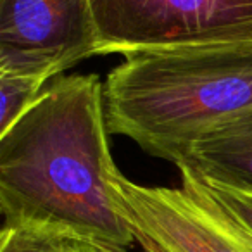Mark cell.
I'll return each instance as SVG.
<instances>
[{
  "instance_id": "cell-3",
  "label": "cell",
  "mask_w": 252,
  "mask_h": 252,
  "mask_svg": "<svg viewBox=\"0 0 252 252\" xmlns=\"http://www.w3.org/2000/svg\"><path fill=\"white\" fill-rule=\"evenodd\" d=\"M182 189L138 185L118 173V206L145 252H252V233L204 190L187 166Z\"/></svg>"
},
{
  "instance_id": "cell-10",
  "label": "cell",
  "mask_w": 252,
  "mask_h": 252,
  "mask_svg": "<svg viewBox=\"0 0 252 252\" xmlns=\"http://www.w3.org/2000/svg\"><path fill=\"white\" fill-rule=\"evenodd\" d=\"M76 252H112V251H107V249L100 247L97 244H92V242H83Z\"/></svg>"
},
{
  "instance_id": "cell-7",
  "label": "cell",
  "mask_w": 252,
  "mask_h": 252,
  "mask_svg": "<svg viewBox=\"0 0 252 252\" xmlns=\"http://www.w3.org/2000/svg\"><path fill=\"white\" fill-rule=\"evenodd\" d=\"M85 240L38 226L2 224L0 252H76Z\"/></svg>"
},
{
  "instance_id": "cell-5",
  "label": "cell",
  "mask_w": 252,
  "mask_h": 252,
  "mask_svg": "<svg viewBox=\"0 0 252 252\" xmlns=\"http://www.w3.org/2000/svg\"><path fill=\"white\" fill-rule=\"evenodd\" d=\"M94 56L90 0H0V73L47 81Z\"/></svg>"
},
{
  "instance_id": "cell-8",
  "label": "cell",
  "mask_w": 252,
  "mask_h": 252,
  "mask_svg": "<svg viewBox=\"0 0 252 252\" xmlns=\"http://www.w3.org/2000/svg\"><path fill=\"white\" fill-rule=\"evenodd\" d=\"M45 80L26 74L0 73V135L28 111L42 95Z\"/></svg>"
},
{
  "instance_id": "cell-4",
  "label": "cell",
  "mask_w": 252,
  "mask_h": 252,
  "mask_svg": "<svg viewBox=\"0 0 252 252\" xmlns=\"http://www.w3.org/2000/svg\"><path fill=\"white\" fill-rule=\"evenodd\" d=\"M98 56L252 40V0H90Z\"/></svg>"
},
{
  "instance_id": "cell-1",
  "label": "cell",
  "mask_w": 252,
  "mask_h": 252,
  "mask_svg": "<svg viewBox=\"0 0 252 252\" xmlns=\"http://www.w3.org/2000/svg\"><path fill=\"white\" fill-rule=\"evenodd\" d=\"M104 83L97 74L59 78L0 135L4 224L73 235L112 252L135 242L116 197Z\"/></svg>"
},
{
  "instance_id": "cell-2",
  "label": "cell",
  "mask_w": 252,
  "mask_h": 252,
  "mask_svg": "<svg viewBox=\"0 0 252 252\" xmlns=\"http://www.w3.org/2000/svg\"><path fill=\"white\" fill-rule=\"evenodd\" d=\"M109 133L180 166L193 145L252 112V40L126 56L104 83Z\"/></svg>"
},
{
  "instance_id": "cell-9",
  "label": "cell",
  "mask_w": 252,
  "mask_h": 252,
  "mask_svg": "<svg viewBox=\"0 0 252 252\" xmlns=\"http://www.w3.org/2000/svg\"><path fill=\"white\" fill-rule=\"evenodd\" d=\"M197 175V173H195ZM199 176V175H197ZM204 190L226 211L230 216H233L244 228H247L252 233V193L240 192L235 189H226V187L213 185L199 176Z\"/></svg>"
},
{
  "instance_id": "cell-6",
  "label": "cell",
  "mask_w": 252,
  "mask_h": 252,
  "mask_svg": "<svg viewBox=\"0 0 252 252\" xmlns=\"http://www.w3.org/2000/svg\"><path fill=\"white\" fill-rule=\"evenodd\" d=\"M182 166L213 185L252 193V112L197 142Z\"/></svg>"
}]
</instances>
